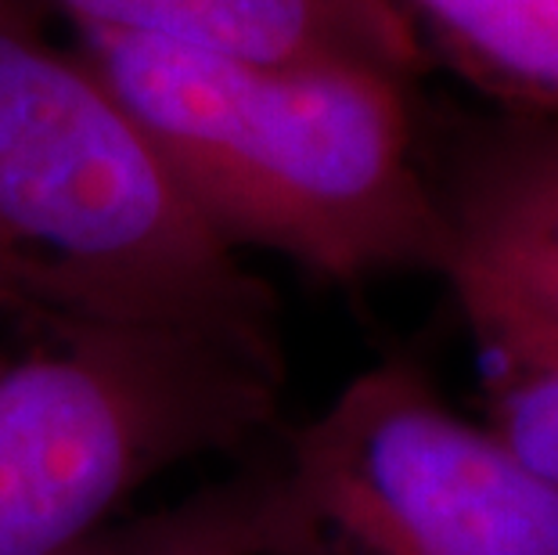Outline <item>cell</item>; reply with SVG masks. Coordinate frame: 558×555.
Here are the masks:
<instances>
[{
	"instance_id": "7a4b0ae2",
	"label": "cell",
	"mask_w": 558,
	"mask_h": 555,
	"mask_svg": "<svg viewBox=\"0 0 558 555\" xmlns=\"http://www.w3.org/2000/svg\"><path fill=\"white\" fill-rule=\"evenodd\" d=\"M0 322L278 336L270 289L29 0H0Z\"/></svg>"
},
{
	"instance_id": "5b68a950",
	"label": "cell",
	"mask_w": 558,
	"mask_h": 555,
	"mask_svg": "<svg viewBox=\"0 0 558 555\" xmlns=\"http://www.w3.org/2000/svg\"><path fill=\"white\" fill-rule=\"evenodd\" d=\"M436 270L497 369H558V120L508 112L433 170Z\"/></svg>"
},
{
	"instance_id": "3957f363",
	"label": "cell",
	"mask_w": 558,
	"mask_h": 555,
	"mask_svg": "<svg viewBox=\"0 0 558 555\" xmlns=\"http://www.w3.org/2000/svg\"><path fill=\"white\" fill-rule=\"evenodd\" d=\"M0 347V555H76L120 505L275 430L278 336L19 325Z\"/></svg>"
},
{
	"instance_id": "9c48e42d",
	"label": "cell",
	"mask_w": 558,
	"mask_h": 555,
	"mask_svg": "<svg viewBox=\"0 0 558 555\" xmlns=\"http://www.w3.org/2000/svg\"><path fill=\"white\" fill-rule=\"evenodd\" d=\"M486 426L558 483V369H497L486 389Z\"/></svg>"
},
{
	"instance_id": "8992f818",
	"label": "cell",
	"mask_w": 558,
	"mask_h": 555,
	"mask_svg": "<svg viewBox=\"0 0 558 555\" xmlns=\"http://www.w3.org/2000/svg\"><path fill=\"white\" fill-rule=\"evenodd\" d=\"M73 33H120L256 62L367 65L403 80L429 69L397 0H29Z\"/></svg>"
},
{
	"instance_id": "52a82bcc",
	"label": "cell",
	"mask_w": 558,
	"mask_h": 555,
	"mask_svg": "<svg viewBox=\"0 0 558 555\" xmlns=\"http://www.w3.org/2000/svg\"><path fill=\"white\" fill-rule=\"evenodd\" d=\"M425 58L450 69L512 112L558 120V0H397Z\"/></svg>"
},
{
	"instance_id": "6da1fadb",
	"label": "cell",
	"mask_w": 558,
	"mask_h": 555,
	"mask_svg": "<svg viewBox=\"0 0 558 555\" xmlns=\"http://www.w3.org/2000/svg\"><path fill=\"white\" fill-rule=\"evenodd\" d=\"M73 51L231 250L289 256L339 286L436 270L444 220L411 80L120 33H73Z\"/></svg>"
},
{
	"instance_id": "ba28073f",
	"label": "cell",
	"mask_w": 558,
	"mask_h": 555,
	"mask_svg": "<svg viewBox=\"0 0 558 555\" xmlns=\"http://www.w3.org/2000/svg\"><path fill=\"white\" fill-rule=\"evenodd\" d=\"M76 555H270V466L209 483L137 523L101 530Z\"/></svg>"
},
{
	"instance_id": "277c9868",
	"label": "cell",
	"mask_w": 558,
	"mask_h": 555,
	"mask_svg": "<svg viewBox=\"0 0 558 555\" xmlns=\"http://www.w3.org/2000/svg\"><path fill=\"white\" fill-rule=\"evenodd\" d=\"M270 466V555H558V483L408 358L378 361Z\"/></svg>"
}]
</instances>
